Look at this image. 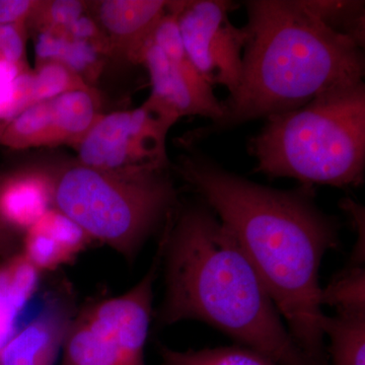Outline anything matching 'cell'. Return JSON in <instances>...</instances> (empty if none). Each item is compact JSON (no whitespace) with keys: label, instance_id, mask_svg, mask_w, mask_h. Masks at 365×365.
<instances>
[{"label":"cell","instance_id":"1","mask_svg":"<svg viewBox=\"0 0 365 365\" xmlns=\"http://www.w3.org/2000/svg\"><path fill=\"white\" fill-rule=\"evenodd\" d=\"M176 170L241 245L307 359L329 365L319 272L339 247L340 223L314 203L313 186H262L192 148Z\"/></svg>","mask_w":365,"mask_h":365},{"label":"cell","instance_id":"2","mask_svg":"<svg viewBox=\"0 0 365 365\" xmlns=\"http://www.w3.org/2000/svg\"><path fill=\"white\" fill-rule=\"evenodd\" d=\"M160 242L165 295L158 327L203 322L275 365H313L241 245L207 204H179Z\"/></svg>","mask_w":365,"mask_h":365},{"label":"cell","instance_id":"3","mask_svg":"<svg viewBox=\"0 0 365 365\" xmlns=\"http://www.w3.org/2000/svg\"><path fill=\"white\" fill-rule=\"evenodd\" d=\"M248 23L239 86L222 119L186 143L302 107L326 91L364 81V48L332 30L302 0L245 2Z\"/></svg>","mask_w":365,"mask_h":365},{"label":"cell","instance_id":"4","mask_svg":"<svg viewBox=\"0 0 365 365\" xmlns=\"http://www.w3.org/2000/svg\"><path fill=\"white\" fill-rule=\"evenodd\" d=\"M255 172L302 185L346 188L364 182L365 86L350 83L266 119L250 143Z\"/></svg>","mask_w":365,"mask_h":365},{"label":"cell","instance_id":"5","mask_svg":"<svg viewBox=\"0 0 365 365\" xmlns=\"http://www.w3.org/2000/svg\"><path fill=\"white\" fill-rule=\"evenodd\" d=\"M43 170L52 207L130 264L179 206L168 170H104L76 160Z\"/></svg>","mask_w":365,"mask_h":365},{"label":"cell","instance_id":"6","mask_svg":"<svg viewBox=\"0 0 365 365\" xmlns=\"http://www.w3.org/2000/svg\"><path fill=\"white\" fill-rule=\"evenodd\" d=\"M162 254L160 242L148 272L123 294L91 302L76 311L58 365H146L153 285Z\"/></svg>","mask_w":365,"mask_h":365},{"label":"cell","instance_id":"7","mask_svg":"<svg viewBox=\"0 0 365 365\" xmlns=\"http://www.w3.org/2000/svg\"><path fill=\"white\" fill-rule=\"evenodd\" d=\"M174 124L146 103L102 114L76 146V160L104 170H168L167 136Z\"/></svg>","mask_w":365,"mask_h":365},{"label":"cell","instance_id":"8","mask_svg":"<svg viewBox=\"0 0 365 365\" xmlns=\"http://www.w3.org/2000/svg\"><path fill=\"white\" fill-rule=\"evenodd\" d=\"M235 4L225 0L178 1V25L192 64L210 85L234 95L241 78L246 33L230 23Z\"/></svg>","mask_w":365,"mask_h":365},{"label":"cell","instance_id":"9","mask_svg":"<svg viewBox=\"0 0 365 365\" xmlns=\"http://www.w3.org/2000/svg\"><path fill=\"white\" fill-rule=\"evenodd\" d=\"M50 294L28 324L20 327L0 349V365H57L76 309L71 288L64 284Z\"/></svg>","mask_w":365,"mask_h":365},{"label":"cell","instance_id":"10","mask_svg":"<svg viewBox=\"0 0 365 365\" xmlns=\"http://www.w3.org/2000/svg\"><path fill=\"white\" fill-rule=\"evenodd\" d=\"M169 4L163 0H101L90 6L107 38L111 55L138 64L144 45Z\"/></svg>","mask_w":365,"mask_h":365},{"label":"cell","instance_id":"11","mask_svg":"<svg viewBox=\"0 0 365 365\" xmlns=\"http://www.w3.org/2000/svg\"><path fill=\"white\" fill-rule=\"evenodd\" d=\"M91 242L76 222L51 207L21 235V253L44 274L73 263Z\"/></svg>","mask_w":365,"mask_h":365},{"label":"cell","instance_id":"12","mask_svg":"<svg viewBox=\"0 0 365 365\" xmlns=\"http://www.w3.org/2000/svg\"><path fill=\"white\" fill-rule=\"evenodd\" d=\"M138 64L145 67L150 76L151 93L145 101L150 107L174 123L182 117L194 115L213 121L212 113L151 38L144 45Z\"/></svg>","mask_w":365,"mask_h":365},{"label":"cell","instance_id":"13","mask_svg":"<svg viewBox=\"0 0 365 365\" xmlns=\"http://www.w3.org/2000/svg\"><path fill=\"white\" fill-rule=\"evenodd\" d=\"M52 207L51 186L43 168L0 175V217L23 235Z\"/></svg>","mask_w":365,"mask_h":365},{"label":"cell","instance_id":"14","mask_svg":"<svg viewBox=\"0 0 365 365\" xmlns=\"http://www.w3.org/2000/svg\"><path fill=\"white\" fill-rule=\"evenodd\" d=\"M42 277L21 251L0 264V349L19 330V319Z\"/></svg>","mask_w":365,"mask_h":365},{"label":"cell","instance_id":"15","mask_svg":"<svg viewBox=\"0 0 365 365\" xmlns=\"http://www.w3.org/2000/svg\"><path fill=\"white\" fill-rule=\"evenodd\" d=\"M56 132V143L76 148L102 116L95 90L73 91L49 100Z\"/></svg>","mask_w":365,"mask_h":365},{"label":"cell","instance_id":"16","mask_svg":"<svg viewBox=\"0 0 365 365\" xmlns=\"http://www.w3.org/2000/svg\"><path fill=\"white\" fill-rule=\"evenodd\" d=\"M0 145L16 150L57 145L49 101L36 103L0 124Z\"/></svg>","mask_w":365,"mask_h":365},{"label":"cell","instance_id":"17","mask_svg":"<svg viewBox=\"0 0 365 365\" xmlns=\"http://www.w3.org/2000/svg\"><path fill=\"white\" fill-rule=\"evenodd\" d=\"M323 331L330 338L327 355L332 365H365V311L326 316Z\"/></svg>","mask_w":365,"mask_h":365},{"label":"cell","instance_id":"18","mask_svg":"<svg viewBox=\"0 0 365 365\" xmlns=\"http://www.w3.org/2000/svg\"><path fill=\"white\" fill-rule=\"evenodd\" d=\"M158 365H275L261 353L242 345L179 351L158 343Z\"/></svg>","mask_w":365,"mask_h":365},{"label":"cell","instance_id":"19","mask_svg":"<svg viewBox=\"0 0 365 365\" xmlns=\"http://www.w3.org/2000/svg\"><path fill=\"white\" fill-rule=\"evenodd\" d=\"M322 306L337 312L365 311L364 265L348 264L321 292Z\"/></svg>","mask_w":365,"mask_h":365},{"label":"cell","instance_id":"20","mask_svg":"<svg viewBox=\"0 0 365 365\" xmlns=\"http://www.w3.org/2000/svg\"><path fill=\"white\" fill-rule=\"evenodd\" d=\"M31 83L32 71L26 66L0 60V124L33 105Z\"/></svg>","mask_w":365,"mask_h":365},{"label":"cell","instance_id":"21","mask_svg":"<svg viewBox=\"0 0 365 365\" xmlns=\"http://www.w3.org/2000/svg\"><path fill=\"white\" fill-rule=\"evenodd\" d=\"M93 90L78 74L57 61L45 62L32 71L31 98L32 104L52 98L73 91Z\"/></svg>","mask_w":365,"mask_h":365},{"label":"cell","instance_id":"22","mask_svg":"<svg viewBox=\"0 0 365 365\" xmlns=\"http://www.w3.org/2000/svg\"><path fill=\"white\" fill-rule=\"evenodd\" d=\"M307 4L327 26L364 48V1L309 0Z\"/></svg>","mask_w":365,"mask_h":365},{"label":"cell","instance_id":"23","mask_svg":"<svg viewBox=\"0 0 365 365\" xmlns=\"http://www.w3.org/2000/svg\"><path fill=\"white\" fill-rule=\"evenodd\" d=\"M88 4L78 0L40 1L30 21L40 32L64 34L69 26L85 16Z\"/></svg>","mask_w":365,"mask_h":365},{"label":"cell","instance_id":"24","mask_svg":"<svg viewBox=\"0 0 365 365\" xmlns=\"http://www.w3.org/2000/svg\"><path fill=\"white\" fill-rule=\"evenodd\" d=\"M39 4L37 0H0V26L26 25Z\"/></svg>","mask_w":365,"mask_h":365},{"label":"cell","instance_id":"25","mask_svg":"<svg viewBox=\"0 0 365 365\" xmlns=\"http://www.w3.org/2000/svg\"><path fill=\"white\" fill-rule=\"evenodd\" d=\"M21 235L0 217V259L6 260L21 251Z\"/></svg>","mask_w":365,"mask_h":365}]
</instances>
